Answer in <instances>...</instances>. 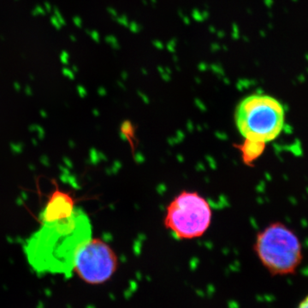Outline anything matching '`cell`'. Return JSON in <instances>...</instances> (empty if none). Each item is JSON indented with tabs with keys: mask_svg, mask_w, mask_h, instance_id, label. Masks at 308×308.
<instances>
[{
	"mask_svg": "<svg viewBox=\"0 0 308 308\" xmlns=\"http://www.w3.org/2000/svg\"><path fill=\"white\" fill-rule=\"evenodd\" d=\"M254 252L272 276L295 273L303 260L302 245L289 227L273 223L257 234Z\"/></svg>",
	"mask_w": 308,
	"mask_h": 308,
	"instance_id": "3",
	"label": "cell"
},
{
	"mask_svg": "<svg viewBox=\"0 0 308 308\" xmlns=\"http://www.w3.org/2000/svg\"><path fill=\"white\" fill-rule=\"evenodd\" d=\"M75 201L69 194L56 190L50 197L39 215L40 223L52 222L69 217L75 211Z\"/></svg>",
	"mask_w": 308,
	"mask_h": 308,
	"instance_id": "6",
	"label": "cell"
},
{
	"mask_svg": "<svg viewBox=\"0 0 308 308\" xmlns=\"http://www.w3.org/2000/svg\"><path fill=\"white\" fill-rule=\"evenodd\" d=\"M265 147V144L259 143V142H252L249 140L245 141V145L242 149L243 157L247 163L252 162L253 160L259 158L264 151Z\"/></svg>",
	"mask_w": 308,
	"mask_h": 308,
	"instance_id": "7",
	"label": "cell"
},
{
	"mask_svg": "<svg viewBox=\"0 0 308 308\" xmlns=\"http://www.w3.org/2000/svg\"><path fill=\"white\" fill-rule=\"evenodd\" d=\"M234 121L245 140L266 144L276 140L283 129L285 109L271 95L253 94L238 104Z\"/></svg>",
	"mask_w": 308,
	"mask_h": 308,
	"instance_id": "2",
	"label": "cell"
},
{
	"mask_svg": "<svg viewBox=\"0 0 308 308\" xmlns=\"http://www.w3.org/2000/svg\"><path fill=\"white\" fill-rule=\"evenodd\" d=\"M92 239L91 221L83 210L75 208L69 217L41 223L24 244L29 265L38 274L72 277L78 251Z\"/></svg>",
	"mask_w": 308,
	"mask_h": 308,
	"instance_id": "1",
	"label": "cell"
},
{
	"mask_svg": "<svg viewBox=\"0 0 308 308\" xmlns=\"http://www.w3.org/2000/svg\"><path fill=\"white\" fill-rule=\"evenodd\" d=\"M297 308H308V294L300 300Z\"/></svg>",
	"mask_w": 308,
	"mask_h": 308,
	"instance_id": "8",
	"label": "cell"
},
{
	"mask_svg": "<svg viewBox=\"0 0 308 308\" xmlns=\"http://www.w3.org/2000/svg\"><path fill=\"white\" fill-rule=\"evenodd\" d=\"M212 211L204 197L197 192L182 191L166 208L164 226L180 240L202 236L212 223Z\"/></svg>",
	"mask_w": 308,
	"mask_h": 308,
	"instance_id": "4",
	"label": "cell"
},
{
	"mask_svg": "<svg viewBox=\"0 0 308 308\" xmlns=\"http://www.w3.org/2000/svg\"><path fill=\"white\" fill-rule=\"evenodd\" d=\"M117 265L118 259L111 247L99 239H91L77 252L74 271L86 283L98 285L110 280Z\"/></svg>",
	"mask_w": 308,
	"mask_h": 308,
	"instance_id": "5",
	"label": "cell"
}]
</instances>
